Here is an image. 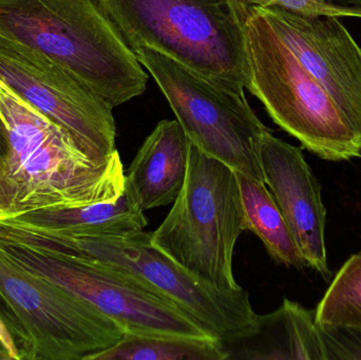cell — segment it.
I'll list each match as a JSON object with an SVG mask.
<instances>
[{
    "instance_id": "10",
    "label": "cell",
    "mask_w": 361,
    "mask_h": 360,
    "mask_svg": "<svg viewBox=\"0 0 361 360\" xmlns=\"http://www.w3.org/2000/svg\"><path fill=\"white\" fill-rule=\"evenodd\" d=\"M0 80L67 131L93 162L106 164L118 154L114 108L54 61L0 38Z\"/></svg>"
},
{
    "instance_id": "22",
    "label": "cell",
    "mask_w": 361,
    "mask_h": 360,
    "mask_svg": "<svg viewBox=\"0 0 361 360\" xmlns=\"http://www.w3.org/2000/svg\"><path fill=\"white\" fill-rule=\"evenodd\" d=\"M329 1L341 6H361V0H329Z\"/></svg>"
},
{
    "instance_id": "5",
    "label": "cell",
    "mask_w": 361,
    "mask_h": 360,
    "mask_svg": "<svg viewBox=\"0 0 361 360\" xmlns=\"http://www.w3.org/2000/svg\"><path fill=\"white\" fill-rule=\"evenodd\" d=\"M133 49L148 46L221 86L246 88L241 19L231 0H97Z\"/></svg>"
},
{
    "instance_id": "18",
    "label": "cell",
    "mask_w": 361,
    "mask_h": 360,
    "mask_svg": "<svg viewBox=\"0 0 361 360\" xmlns=\"http://www.w3.org/2000/svg\"><path fill=\"white\" fill-rule=\"evenodd\" d=\"M320 330H341L361 337V251L335 276L315 311Z\"/></svg>"
},
{
    "instance_id": "14",
    "label": "cell",
    "mask_w": 361,
    "mask_h": 360,
    "mask_svg": "<svg viewBox=\"0 0 361 360\" xmlns=\"http://www.w3.org/2000/svg\"><path fill=\"white\" fill-rule=\"evenodd\" d=\"M222 345L227 360H328L315 312L286 298L275 312L257 315L250 335Z\"/></svg>"
},
{
    "instance_id": "7",
    "label": "cell",
    "mask_w": 361,
    "mask_h": 360,
    "mask_svg": "<svg viewBox=\"0 0 361 360\" xmlns=\"http://www.w3.org/2000/svg\"><path fill=\"white\" fill-rule=\"evenodd\" d=\"M0 321L17 360H91L126 333L90 302L21 268L1 249Z\"/></svg>"
},
{
    "instance_id": "6",
    "label": "cell",
    "mask_w": 361,
    "mask_h": 360,
    "mask_svg": "<svg viewBox=\"0 0 361 360\" xmlns=\"http://www.w3.org/2000/svg\"><path fill=\"white\" fill-rule=\"evenodd\" d=\"M247 230L237 173L191 144L184 186L152 242L201 280L239 291L235 243Z\"/></svg>"
},
{
    "instance_id": "19",
    "label": "cell",
    "mask_w": 361,
    "mask_h": 360,
    "mask_svg": "<svg viewBox=\"0 0 361 360\" xmlns=\"http://www.w3.org/2000/svg\"><path fill=\"white\" fill-rule=\"evenodd\" d=\"M233 6L279 8L303 16H336L361 18V6H341L329 0H231Z\"/></svg>"
},
{
    "instance_id": "17",
    "label": "cell",
    "mask_w": 361,
    "mask_h": 360,
    "mask_svg": "<svg viewBox=\"0 0 361 360\" xmlns=\"http://www.w3.org/2000/svg\"><path fill=\"white\" fill-rule=\"evenodd\" d=\"M91 360H227L220 340L208 336L125 333Z\"/></svg>"
},
{
    "instance_id": "21",
    "label": "cell",
    "mask_w": 361,
    "mask_h": 360,
    "mask_svg": "<svg viewBox=\"0 0 361 360\" xmlns=\"http://www.w3.org/2000/svg\"><path fill=\"white\" fill-rule=\"evenodd\" d=\"M0 360H14L10 349L6 347L1 338H0Z\"/></svg>"
},
{
    "instance_id": "1",
    "label": "cell",
    "mask_w": 361,
    "mask_h": 360,
    "mask_svg": "<svg viewBox=\"0 0 361 360\" xmlns=\"http://www.w3.org/2000/svg\"><path fill=\"white\" fill-rule=\"evenodd\" d=\"M0 116L10 143L0 163V221L30 211L105 202L124 194L120 154L106 164L93 162L67 131L1 80Z\"/></svg>"
},
{
    "instance_id": "8",
    "label": "cell",
    "mask_w": 361,
    "mask_h": 360,
    "mask_svg": "<svg viewBox=\"0 0 361 360\" xmlns=\"http://www.w3.org/2000/svg\"><path fill=\"white\" fill-rule=\"evenodd\" d=\"M166 97L191 144L233 168L264 182L262 137L269 131L238 93L148 46L131 49Z\"/></svg>"
},
{
    "instance_id": "11",
    "label": "cell",
    "mask_w": 361,
    "mask_h": 360,
    "mask_svg": "<svg viewBox=\"0 0 361 360\" xmlns=\"http://www.w3.org/2000/svg\"><path fill=\"white\" fill-rule=\"evenodd\" d=\"M257 8L361 139V46L339 17L303 16L283 8Z\"/></svg>"
},
{
    "instance_id": "4",
    "label": "cell",
    "mask_w": 361,
    "mask_h": 360,
    "mask_svg": "<svg viewBox=\"0 0 361 360\" xmlns=\"http://www.w3.org/2000/svg\"><path fill=\"white\" fill-rule=\"evenodd\" d=\"M235 12L243 32L246 89L271 120L324 160L360 156L357 133L260 10L243 6Z\"/></svg>"
},
{
    "instance_id": "15",
    "label": "cell",
    "mask_w": 361,
    "mask_h": 360,
    "mask_svg": "<svg viewBox=\"0 0 361 360\" xmlns=\"http://www.w3.org/2000/svg\"><path fill=\"white\" fill-rule=\"evenodd\" d=\"M0 224L52 234L72 236H107L144 230L148 225L145 211L125 190L118 198L74 209L30 211Z\"/></svg>"
},
{
    "instance_id": "3",
    "label": "cell",
    "mask_w": 361,
    "mask_h": 360,
    "mask_svg": "<svg viewBox=\"0 0 361 360\" xmlns=\"http://www.w3.org/2000/svg\"><path fill=\"white\" fill-rule=\"evenodd\" d=\"M0 239L72 259L124 271L171 300L206 335L221 342L250 335L257 314L245 290L214 287L185 270L144 230L107 236H72L0 224Z\"/></svg>"
},
{
    "instance_id": "2",
    "label": "cell",
    "mask_w": 361,
    "mask_h": 360,
    "mask_svg": "<svg viewBox=\"0 0 361 360\" xmlns=\"http://www.w3.org/2000/svg\"><path fill=\"white\" fill-rule=\"evenodd\" d=\"M0 38L54 61L111 108L147 89V72L97 0H0Z\"/></svg>"
},
{
    "instance_id": "20",
    "label": "cell",
    "mask_w": 361,
    "mask_h": 360,
    "mask_svg": "<svg viewBox=\"0 0 361 360\" xmlns=\"http://www.w3.org/2000/svg\"><path fill=\"white\" fill-rule=\"evenodd\" d=\"M10 148L8 143V130H6V124L0 116V163L4 160Z\"/></svg>"
},
{
    "instance_id": "13",
    "label": "cell",
    "mask_w": 361,
    "mask_h": 360,
    "mask_svg": "<svg viewBox=\"0 0 361 360\" xmlns=\"http://www.w3.org/2000/svg\"><path fill=\"white\" fill-rule=\"evenodd\" d=\"M191 142L178 120H161L125 173V190L143 211L173 204L185 184Z\"/></svg>"
},
{
    "instance_id": "12",
    "label": "cell",
    "mask_w": 361,
    "mask_h": 360,
    "mask_svg": "<svg viewBox=\"0 0 361 360\" xmlns=\"http://www.w3.org/2000/svg\"><path fill=\"white\" fill-rule=\"evenodd\" d=\"M263 179L275 198L307 266L326 280L332 276L326 258V207L322 192L300 148L265 133L260 145Z\"/></svg>"
},
{
    "instance_id": "9",
    "label": "cell",
    "mask_w": 361,
    "mask_h": 360,
    "mask_svg": "<svg viewBox=\"0 0 361 360\" xmlns=\"http://www.w3.org/2000/svg\"><path fill=\"white\" fill-rule=\"evenodd\" d=\"M0 249L25 270L90 302L126 333L207 336L171 300L124 271L2 239Z\"/></svg>"
},
{
    "instance_id": "16",
    "label": "cell",
    "mask_w": 361,
    "mask_h": 360,
    "mask_svg": "<svg viewBox=\"0 0 361 360\" xmlns=\"http://www.w3.org/2000/svg\"><path fill=\"white\" fill-rule=\"evenodd\" d=\"M247 230L260 238L271 259L297 270L307 263L295 243L286 219L264 182L237 173Z\"/></svg>"
}]
</instances>
